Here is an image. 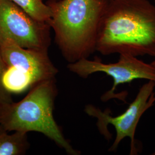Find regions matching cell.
<instances>
[{
    "label": "cell",
    "instance_id": "obj_1",
    "mask_svg": "<svg viewBox=\"0 0 155 155\" xmlns=\"http://www.w3.org/2000/svg\"><path fill=\"white\" fill-rule=\"evenodd\" d=\"M96 51L155 57V6L148 0H107Z\"/></svg>",
    "mask_w": 155,
    "mask_h": 155
},
{
    "label": "cell",
    "instance_id": "obj_2",
    "mask_svg": "<svg viewBox=\"0 0 155 155\" xmlns=\"http://www.w3.org/2000/svg\"><path fill=\"white\" fill-rule=\"evenodd\" d=\"M107 0H48V24L64 58L69 63L88 58L96 51L100 21Z\"/></svg>",
    "mask_w": 155,
    "mask_h": 155
},
{
    "label": "cell",
    "instance_id": "obj_3",
    "mask_svg": "<svg viewBox=\"0 0 155 155\" xmlns=\"http://www.w3.org/2000/svg\"><path fill=\"white\" fill-rule=\"evenodd\" d=\"M58 94L55 78L32 86L22 100L0 105V127L8 132H36L51 140L68 155H79L54 118Z\"/></svg>",
    "mask_w": 155,
    "mask_h": 155
},
{
    "label": "cell",
    "instance_id": "obj_4",
    "mask_svg": "<svg viewBox=\"0 0 155 155\" xmlns=\"http://www.w3.org/2000/svg\"><path fill=\"white\" fill-rule=\"evenodd\" d=\"M155 82L148 81L139 90L135 99L127 109L118 116L113 117L107 110L102 111L92 105L86 106L84 111L90 116L97 119V126L101 133L107 139H110V133L107 130L109 124L113 125L116 130V137L109 151H115L123 139H130V155H136L137 148L134 139L136 127L144 113L155 105Z\"/></svg>",
    "mask_w": 155,
    "mask_h": 155
},
{
    "label": "cell",
    "instance_id": "obj_5",
    "mask_svg": "<svg viewBox=\"0 0 155 155\" xmlns=\"http://www.w3.org/2000/svg\"><path fill=\"white\" fill-rule=\"evenodd\" d=\"M68 70L79 77L86 79L95 72H104L113 79V84L109 90L101 96L105 102L113 98L120 97L115 93L118 85L130 83L136 79H147L155 82V67L139 59L136 56L120 54L116 63L106 64L95 59L94 61L83 58L67 65Z\"/></svg>",
    "mask_w": 155,
    "mask_h": 155
},
{
    "label": "cell",
    "instance_id": "obj_6",
    "mask_svg": "<svg viewBox=\"0 0 155 155\" xmlns=\"http://www.w3.org/2000/svg\"><path fill=\"white\" fill-rule=\"evenodd\" d=\"M50 24L35 20L11 0H0V43L11 40L23 48L48 50Z\"/></svg>",
    "mask_w": 155,
    "mask_h": 155
},
{
    "label": "cell",
    "instance_id": "obj_7",
    "mask_svg": "<svg viewBox=\"0 0 155 155\" xmlns=\"http://www.w3.org/2000/svg\"><path fill=\"white\" fill-rule=\"evenodd\" d=\"M0 51L7 67L28 74L36 84L55 78L58 72L48 56V50L23 48L8 39L0 43Z\"/></svg>",
    "mask_w": 155,
    "mask_h": 155
},
{
    "label": "cell",
    "instance_id": "obj_8",
    "mask_svg": "<svg viewBox=\"0 0 155 155\" xmlns=\"http://www.w3.org/2000/svg\"><path fill=\"white\" fill-rule=\"evenodd\" d=\"M0 127V155H22L29 148L27 133L15 131L12 134Z\"/></svg>",
    "mask_w": 155,
    "mask_h": 155
},
{
    "label": "cell",
    "instance_id": "obj_9",
    "mask_svg": "<svg viewBox=\"0 0 155 155\" xmlns=\"http://www.w3.org/2000/svg\"><path fill=\"white\" fill-rule=\"evenodd\" d=\"M2 81L5 89L11 93H20L36 84L29 74L13 67H7Z\"/></svg>",
    "mask_w": 155,
    "mask_h": 155
},
{
    "label": "cell",
    "instance_id": "obj_10",
    "mask_svg": "<svg viewBox=\"0 0 155 155\" xmlns=\"http://www.w3.org/2000/svg\"><path fill=\"white\" fill-rule=\"evenodd\" d=\"M35 20L49 22L52 16L50 6L43 0H11Z\"/></svg>",
    "mask_w": 155,
    "mask_h": 155
},
{
    "label": "cell",
    "instance_id": "obj_11",
    "mask_svg": "<svg viewBox=\"0 0 155 155\" xmlns=\"http://www.w3.org/2000/svg\"><path fill=\"white\" fill-rule=\"evenodd\" d=\"M7 66L6 65L0 51V105L13 102L11 93L5 89L3 84V76Z\"/></svg>",
    "mask_w": 155,
    "mask_h": 155
},
{
    "label": "cell",
    "instance_id": "obj_12",
    "mask_svg": "<svg viewBox=\"0 0 155 155\" xmlns=\"http://www.w3.org/2000/svg\"><path fill=\"white\" fill-rule=\"evenodd\" d=\"M150 64H152L153 66L155 67V59H154V60H153V61H152V62L150 63Z\"/></svg>",
    "mask_w": 155,
    "mask_h": 155
},
{
    "label": "cell",
    "instance_id": "obj_13",
    "mask_svg": "<svg viewBox=\"0 0 155 155\" xmlns=\"http://www.w3.org/2000/svg\"><path fill=\"white\" fill-rule=\"evenodd\" d=\"M55 1H59V0H55Z\"/></svg>",
    "mask_w": 155,
    "mask_h": 155
},
{
    "label": "cell",
    "instance_id": "obj_14",
    "mask_svg": "<svg viewBox=\"0 0 155 155\" xmlns=\"http://www.w3.org/2000/svg\"><path fill=\"white\" fill-rule=\"evenodd\" d=\"M153 1H154V2H155V0H153Z\"/></svg>",
    "mask_w": 155,
    "mask_h": 155
},
{
    "label": "cell",
    "instance_id": "obj_15",
    "mask_svg": "<svg viewBox=\"0 0 155 155\" xmlns=\"http://www.w3.org/2000/svg\"><path fill=\"white\" fill-rule=\"evenodd\" d=\"M153 155H155V153H153Z\"/></svg>",
    "mask_w": 155,
    "mask_h": 155
},
{
    "label": "cell",
    "instance_id": "obj_16",
    "mask_svg": "<svg viewBox=\"0 0 155 155\" xmlns=\"http://www.w3.org/2000/svg\"></svg>",
    "mask_w": 155,
    "mask_h": 155
}]
</instances>
